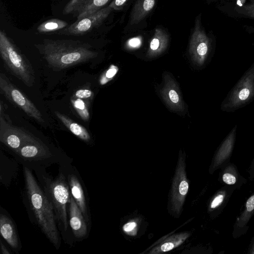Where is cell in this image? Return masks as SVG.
<instances>
[{
	"mask_svg": "<svg viewBox=\"0 0 254 254\" xmlns=\"http://www.w3.org/2000/svg\"><path fill=\"white\" fill-rule=\"evenodd\" d=\"M23 172L28 200L36 220L43 233L58 249L60 237L53 205L30 169L24 167Z\"/></svg>",
	"mask_w": 254,
	"mask_h": 254,
	"instance_id": "obj_1",
	"label": "cell"
},
{
	"mask_svg": "<svg viewBox=\"0 0 254 254\" xmlns=\"http://www.w3.org/2000/svg\"><path fill=\"white\" fill-rule=\"evenodd\" d=\"M40 47L49 65L56 69L87 62L97 55L90 45L79 41L45 39Z\"/></svg>",
	"mask_w": 254,
	"mask_h": 254,
	"instance_id": "obj_2",
	"label": "cell"
},
{
	"mask_svg": "<svg viewBox=\"0 0 254 254\" xmlns=\"http://www.w3.org/2000/svg\"><path fill=\"white\" fill-rule=\"evenodd\" d=\"M0 53L5 65L13 75L26 85L32 86L35 75L32 65L4 31H0Z\"/></svg>",
	"mask_w": 254,
	"mask_h": 254,
	"instance_id": "obj_3",
	"label": "cell"
},
{
	"mask_svg": "<svg viewBox=\"0 0 254 254\" xmlns=\"http://www.w3.org/2000/svg\"><path fill=\"white\" fill-rule=\"evenodd\" d=\"M45 192L53 205L56 220L66 231L68 228L66 206L69 201L70 190L64 176L61 174L55 180L46 183Z\"/></svg>",
	"mask_w": 254,
	"mask_h": 254,
	"instance_id": "obj_4",
	"label": "cell"
},
{
	"mask_svg": "<svg viewBox=\"0 0 254 254\" xmlns=\"http://www.w3.org/2000/svg\"><path fill=\"white\" fill-rule=\"evenodd\" d=\"M254 99V63L244 73L221 104V110L230 112L239 109Z\"/></svg>",
	"mask_w": 254,
	"mask_h": 254,
	"instance_id": "obj_5",
	"label": "cell"
},
{
	"mask_svg": "<svg viewBox=\"0 0 254 254\" xmlns=\"http://www.w3.org/2000/svg\"><path fill=\"white\" fill-rule=\"evenodd\" d=\"M0 89L9 101L17 106L27 115L40 123H44L41 112L35 105L2 73L0 75Z\"/></svg>",
	"mask_w": 254,
	"mask_h": 254,
	"instance_id": "obj_6",
	"label": "cell"
},
{
	"mask_svg": "<svg viewBox=\"0 0 254 254\" xmlns=\"http://www.w3.org/2000/svg\"><path fill=\"white\" fill-rule=\"evenodd\" d=\"M109 5L97 12L77 20L65 29L64 32L74 35H80L90 32L100 26L113 10Z\"/></svg>",
	"mask_w": 254,
	"mask_h": 254,
	"instance_id": "obj_7",
	"label": "cell"
},
{
	"mask_svg": "<svg viewBox=\"0 0 254 254\" xmlns=\"http://www.w3.org/2000/svg\"><path fill=\"white\" fill-rule=\"evenodd\" d=\"M188 189L189 184L185 175L184 162L179 161L172 184L171 194L173 209L176 213L180 211Z\"/></svg>",
	"mask_w": 254,
	"mask_h": 254,
	"instance_id": "obj_8",
	"label": "cell"
},
{
	"mask_svg": "<svg viewBox=\"0 0 254 254\" xmlns=\"http://www.w3.org/2000/svg\"><path fill=\"white\" fill-rule=\"evenodd\" d=\"M237 126L230 131L220 144L212 160L209 168V173H213L218 169H221L230 162L233 151L236 137Z\"/></svg>",
	"mask_w": 254,
	"mask_h": 254,
	"instance_id": "obj_9",
	"label": "cell"
},
{
	"mask_svg": "<svg viewBox=\"0 0 254 254\" xmlns=\"http://www.w3.org/2000/svg\"><path fill=\"white\" fill-rule=\"evenodd\" d=\"M3 131H0V141L15 152L23 146L31 144H42L32 136L12 127H5Z\"/></svg>",
	"mask_w": 254,
	"mask_h": 254,
	"instance_id": "obj_10",
	"label": "cell"
},
{
	"mask_svg": "<svg viewBox=\"0 0 254 254\" xmlns=\"http://www.w3.org/2000/svg\"><path fill=\"white\" fill-rule=\"evenodd\" d=\"M69 224L75 238H84L87 234L86 221L70 192L69 201Z\"/></svg>",
	"mask_w": 254,
	"mask_h": 254,
	"instance_id": "obj_11",
	"label": "cell"
},
{
	"mask_svg": "<svg viewBox=\"0 0 254 254\" xmlns=\"http://www.w3.org/2000/svg\"><path fill=\"white\" fill-rule=\"evenodd\" d=\"M218 180L220 183L240 189L247 183V180L239 173L236 166L229 163L220 169Z\"/></svg>",
	"mask_w": 254,
	"mask_h": 254,
	"instance_id": "obj_12",
	"label": "cell"
},
{
	"mask_svg": "<svg viewBox=\"0 0 254 254\" xmlns=\"http://www.w3.org/2000/svg\"><path fill=\"white\" fill-rule=\"evenodd\" d=\"M235 190L234 187L224 185L218 190L209 204L208 211L210 214L215 217L221 214Z\"/></svg>",
	"mask_w": 254,
	"mask_h": 254,
	"instance_id": "obj_13",
	"label": "cell"
},
{
	"mask_svg": "<svg viewBox=\"0 0 254 254\" xmlns=\"http://www.w3.org/2000/svg\"><path fill=\"white\" fill-rule=\"evenodd\" d=\"M191 43L196 54L200 57V59H204L209 52L210 41L201 27L199 19L195 20L191 36Z\"/></svg>",
	"mask_w": 254,
	"mask_h": 254,
	"instance_id": "obj_14",
	"label": "cell"
},
{
	"mask_svg": "<svg viewBox=\"0 0 254 254\" xmlns=\"http://www.w3.org/2000/svg\"><path fill=\"white\" fill-rule=\"evenodd\" d=\"M68 182L70 193L80 209L86 222L89 221V214L86 199L82 187L77 177L74 175H70Z\"/></svg>",
	"mask_w": 254,
	"mask_h": 254,
	"instance_id": "obj_15",
	"label": "cell"
},
{
	"mask_svg": "<svg viewBox=\"0 0 254 254\" xmlns=\"http://www.w3.org/2000/svg\"><path fill=\"white\" fill-rule=\"evenodd\" d=\"M0 232L3 238L14 249L19 247V240L15 227L6 215H0Z\"/></svg>",
	"mask_w": 254,
	"mask_h": 254,
	"instance_id": "obj_16",
	"label": "cell"
},
{
	"mask_svg": "<svg viewBox=\"0 0 254 254\" xmlns=\"http://www.w3.org/2000/svg\"><path fill=\"white\" fill-rule=\"evenodd\" d=\"M254 214V193L247 200L243 211L237 218L234 225L233 234L238 236V235L242 234L244 231L246 232L248 224Z\"/></svg>",
	"mask_w": 254,
	"mask_h": 254,
	"instance_id": "obj_17",
	"label": "cell"
},
{
	"mask_svg": "<svg viewBox=\"0 0 254 254\" xmlns=\"http://www.w3.org/2000/svg\"><path fill=\"white\" fill-rule=\"evenodd\" d=\"M15 152L22 158L30 160L43 159L51 155L49 150L43 144L26 145Z\"/></svg>",
	"mask_w": 254,
	"mask_h": 254,
	"instance_id": "obj_18",
	"label": "cell"
},
{
	"mask_svg": "<svg viewBox=\"0 0 254 254\" xmlns=\"http://www.w3.org/2000/svg\"><path fill=\"white\" fill-rule=\"evenodd\" d=\"M155 0H137L130 14V24H137L153 9Z\"/></svg>",
	"mask_w": 254,
	"mask_h": 254,
	"instance_id": "obj_19",
	"label": "cell"
},
{
	"mask_svg": "<svg viewBox=\"0 0 254 254\" xmlns=\"http://www.w3.org/2000/svg\"><path fill=\"white\" fill-rule=\"evenodd\" d=\"M55 114L64 126L77 137L85 142L90 140V135L83 127L73 122L68 117L60 112H55Z\"/></svg>",
	"mask_w": 254,
	"mask_h": 254,
	"instance_id": "obj_20",
	"label": "cell"
},
{
	"mask_svg": "<svg viewBox=\"0 0 254 254\" xmlns=\"http://www.w3.org/2000/svg\"><path fill=\"white\" fill-rule=\"evenodd\" d=\"M189 233H182L171 236L154 248L150 254L166 252L178 247L189 236Z\"/></svg>",
	"mask_w": 254,
	"mask_h": 254,
	"instance_id": "obj_21",
	"label": "cell"
},
{
	"mask_svg": "<svg viewBox=\"0 0 254 254\" xmlns=\"http://www.w3.org/2000/svg\"><path fill=\"white\" fill-rule=\"evenodd\" d=\"M110 0H90L75 14L77 19L94 13L100 10Z\"/></svg>",
	"mask_w": 254,
	"mask_h": 254,
	"instance_id": "obj_22",
	"label": "cell"
},
{
	"mask_svg": "<svg viewBox=\"0 0 254 254\" xmlns=\"http://www.w3.org/2000/svg\"><path fill=\"white\" fill-rule=\"evenodd\" d=\"M67 23L58 18L49 19L38 26L37 31L39 33L54 32L65 27Z\"/></svg>",
	"mask_w": 254,
	"mask_h": 254,
	"instance_id": "obj_23",
	"label": "cell"
},
{
	"mask_svg": "<svg viewBox=\"0 0 254 254\" xmlns=\"http://www.w3.org/2000/svg\"><path fill=\"white\" fill-rule=\"evenodd\" d=\"M168 36L167 32L160 28H156L153 37L150 42V48L153 51H157L166 43Z\"/></svg>",
	"mask_w": 254,
	"mask_h": 254,
	"instance_id": "obj_24",
	"label": "cell"
},
{
	"mask_svg": "<svg viewBox=\"0 0 254 254\" xmlns=\"http://www.w3.org/2000/svg\"><path fill=\"white\" fill-rule=\"evenodd\" d=\"M90 0H70L64 7L63 11L64 14L76 13Z\"/></svg>",
	"mask_w": 254,
	"mask_h": 254,
	"instance_id": "obj_25",
	"label": "cell"
},
{
	"mask_svg": "<svg viewBox=\"0 0 254 254\" xmlns=\"http://www.w3.org/2000/svg\"><path fill=\"white\" fill-rule=\"evenodd\" d=\"M73 107L81 118L85 121H88L90 115L89 113L84 102L80 98L71 100Z\"/></svg>",
	"mask_w": 254,
	"mask_h": 254,
	"instance_id": "obj_26",
	"label": "cell"
},
{
	"mask_svg": "<svg viewBox=\"0 0 254 254\" xmlns=\"http://www.w3.org/2000/svg\"><path fill=\"white\" fill-rule=\"evenodd\" d=\"M75 96L77 98H88L91 96L92 92L89 89H79L75 92Z\"/></svg>",
	"mask_w": 254,
	"mask_h": 254,
	"instance_id": "obj_27",
	"label": "cell"
},
{
	"mask_svg": "<svg viewBox=\"0 0 254 254\" xmlns=\"http://www.w3.org/2000/svg\"><path fill=\"white\" fill-rule=\"evenodd\" d=\"M127 0H113L109 5L113 9L119 10L123 8Z\"/></svg>",
	"mask_w": 254,
	"mask_h": 254,
	"instance_id": "obj_28",
	"label": "cell"
},
{
	"mask_svg": "<svg viewBox=\"0 0 254 254\" xmlns=\"http://www.w3.org/2000/svg\"><path fill=\"white\" fill-rule=\"evenodd\" d=\"M141 43V40L140 37H136L130 39L127 42V44L130 47L136 48L140 45Z\"/></svg>",
	"mask_w": 254,
	"mask_h": 254,
	"instance_id": "obj_29",
	"label": "cell"
},
{
	"mask_svg": "<svg viewBox=\"0 0 254 254\" xmlns=\"http://www.w3.org/2000/svg\"><path fill=\"white\" fill-rule=\"evenodd\" d=\"M117 72V69L115 68H111L108 70L106 73V77L102 78L100 80V83L102 84H105L106 78H111L113 77Z\"/></svg>",
	"mask_w": 254,
	"mask_h": 254,
	"instance_id": "obj_30",
	"label": "cell"
},
{
	"mask_svg": "<svg viewBox=\"0 0 254 254\" xmlns=\"http://www.w3.org/2000/svg\"><path fill=\"white\" fill-rule=\"evenodd\" d=\"M136 224L134 222H128L123 226V229L126 232L131 231L136 227Z\"/></svg>",
	"mask_w": 254,
	"mask_h": 254,
	"instance_id": "obj_31",
	"label": "cell"
},
{
	"mask_svg": "<svg viewBox=\"0 0 254 254\" xmlns=\"http://www.w3.org/2000/svg\"><path fill=\"white\" fill-rule=\"evenodd\" d=\"M169 97L174 103H177L179 101V96L177 92L174 90H171L169 92Z\"/></svg>",
	"mask_w": 254,
	"mask_h": 254,
	"instance_id": "obj_32",
	"label": "cell"
},
{
	"mask_svg": "<svg viewBox=\"0 0 254 254\" xmlns=\"http://www.w3.org/2000/svg\"><path fill=\"white\" fill-rule=\"evenodd\" d=\"M249 179L252 181H254V158L252 162L251 165L249 170Z\"/></svg>",
	"mask_w": 254,
	"mask_h": 254,
	"instance_id": "obj_33",
	"label": "cell"
},
{
	"mask_svg": "<svg viewBox=\"0 0 254 254\" xmlns=\"http://www.w3.org/2000/svg\"><path fill=\"white\" fill-rule=\"evenodd\" d=\"M247 254H254V238L252 241V243L249 247Z\"/></svg>",
	"mask_w": 254,
	"mask_h": 254,
	"instance_id": "obj_34",
	"label": "cell"
},
{
	"mask_svg": "<svg viewBox=\"0 0 254 254\" xmlns=\"http://www.w3.org/2000/svg\"><path fill=\"white\" fill-rule=\"evenodd\" d=\"M0 249L1 253L3 254H10V253L7 250V249L6 248L5 246L2 244V242H0Z\"/></svg>",
	"mask_w": 254,
	"mask_h": 254,
	"instance_id": "obj_35",
	"label": "cell"
},
{
	"mask_svg": "<svg viewBox=\"0 0 254 254\" xmlns=\"http://www.w3.org/2000/svg\"><path fill=\"white\" fill-rule=\"evenodd\" d=\"M249 17L254 18V12L251 13L249 15Z\"/></svg>",
	"mask_w": 254,
	"mask_h": 254,
	"instance_id": "obj_36",
	"label": "cell"
}]
</instances>
